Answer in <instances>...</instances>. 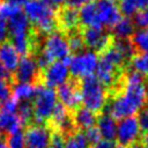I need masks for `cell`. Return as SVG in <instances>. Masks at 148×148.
Listing matches in <instances>:
<instances>
[{
    "instance_id": "obj_34",
    "label": "cell",
    "mask_w": 148,
    "mask_h": 148,
    "mask_svg": "<svg viewBox=\"0 0 148 148\" xmlns=\"http://www.w3.org/2000/svg\"><path fill=\"white\" fill-rule=\"evenodd\" d=\"M140 131L142 132V135L148 134V108H143L139 111V114L136 117Z\"/></svg>"
},
{
    "instance_id": "obj_5",
    "label": "cell",
    "mask_w": 148,
    "mask_h": 148,
    "mask_svg": "<svg viewBox=\"0 0 148 148\" xmlns=\"http://www.w3.org/2000/svg\"><path fill=\"white\" fill-rule=\"evenodd\" d=\"M34 120L36 125H43L50 119L54 108L57 106V91L45 86H37L35 97L32 98Z\"/></svg>"
},
{
    "instance_id": "obj_50",
    "label": "cell",
    "mask_w": 148,
    "mask_h": 148,
    "mask_svg": "<svg viewBox=\"0 0 148 148\" xmlns=\"http://www.w3.org/2000/svg\"><path fill=\"white\" fill-rule=\"evenodd\" d=\"M147 103H148V98H147ZM147 108H148V106H147Z\"/></svg>"
},
{
    "instance_id": "obj_49",
    "label": "cell",
    "mask_w": 148,
    "mask_h": 148,
    "mask_svg": "<svg viewBox=\"0 0 148 148\" xmlns=\"http://www.w3.org/2000/svg\"><path fill=\"white\" fill-rule=\"evenodd\" d=\"M116 148H126V147H123V146H117Z\"/></svg>"
},
{
    "instance_id": "obj_29",
    "label": "cell",
    "mask_w": 148,
    "mask_h": 148,
    "mask_svg": "<svg viewBox=\"0 0 148 148\" xmlns=\"http://www.w3.org/2000/svg\"><path fill=\"white\" fill-rule=\"evenodd\" d=\"M118 7H119L120 13H123L126 17L134 16L140 10L136 0H119Z\"/></svg>"
},
{
    "instance_id": "obj_9",
    "label": "cell",
    "mask_w": 148,
    "mask_h": 148,
    "mask_svg": "<svg viewBox=\"0 0 148 148\" xmlns=\"http://www.w3.org/2000/svg\"><path fill=\"white\" fill-rule=\"evenodd\" d=\"M81 36L84 46L95 53L104 52L112 45L113 42V37L105 31L104 28H84Z\"/></svg>"
},
{
    "instance_id": "obj_10",
    "label": "cell",
    "mask_w": 148,
    "mask_h": 148,
    "mask_svg": "<svg viewBox=\"0 0 148 148\" xmlns=\"http://www.w3.org/2000/svg\"><path fill=\"white\" fill-rule=\"evenodd\" d=\"M47 128L51 132H58L64 136L69 135L76 131L72 119V112L61 104H57L47 121Z\"/></svg>"
},
{
    "instance_id": "obj_37",
    "label": "cell",
    "mask_w": 148,
    "mask_h": 148,
    "mask_svg": "<svg viewBox=\"0 0 148 148\" xmlns=\"http://www.w3.org/2000/svg\"><path fill=\"white\" fill-rule=\"evenodd\" d=\"M12 87L7 81H0V104L10 98Z\"/></svg>"
},
{
    "instance_id": "obj_26",
    "label": "cell",
    "mask_w": 148,
    "mask_h": 148,
    "mask_svg": "<svg viewBox=\"0 0 148 148\" xmlns=\"http://www.w3.org/2000/svg\"><path fill=\"white\" fill-rule=\"evenodd\" d=\"M65 148H89L84 133L81 131H74L65 139Z\"/></svg>"
},
{
    "instance_id": "obj_14",
    "label": "cell",
    "mask_w": 148,
    "mask_h": 148,
    "mask_svg": "<svg viewBox=\"0 0 148 148\" xmlns=\"http://www.w3.org/2000/svg\"><path fill=\"white\" fill-rule=\"evenodd\" d=\"M23 134L28 148H47L51 136V131L47 127L43 125H31Z\"/></svg>"
},
{
    "instance_id": "obj_24",
    "label": "cell",
    "mask_w": 148,
    "mask_h": 148,
    "mask_svg": "<svg viewBox=\"0 0 148 148\" xmlns=\"http://www.w3.org/2000/svg\"><path fill=\"white\" fill-rule=\"evenodd\" d=\"M112 46L123 56L126 60H131L135 54V47L130 39H116L112 42Z\"/></svg>"
},
{
    "instance_id": "obj_18",
    "label": "cell",
    "mask_w": 148,
    "mask_h": 148,
    "mask_svg": "<svg viewBox=\"0 0 148 148\" xmlns=\"http://www.w3.org/2000/svg\"><path fill=\"white\" fill-rule=\"evenodd\" d=\"M22 126L23 124L20 120L17 113L7 112L0 109V136L3 134L10 135L15 132H18L21 131Z\"/></svg>"
},
{
    "instance_id": "obj_12",
    "label": "cell",
    "mask_w": 148,
    "mask_h": 148,
    "mask_svg": "<svg viewBox=\"0 0 148 148\" xmlns=\"http://www.w3.org/2000/svg\"><path fill=\"white\" fill-rule=\"evenodd\" d=\"M13 77L17 83H34L37 79H39V68L35 58L31 56L20 58Z\"/></svg>"
},
{
    "instance_id": "obj_30",
    "label": "cell",
    "mask_w": 148,
    "mask_h": 148,
    "mask_svg": "<svg viewBox=\"0 0 148 148\" xmlns=\"http://www.w3.org/2000/svg\"><path fill=\"white\" fill-rule=\"evenodd\" d=\"M67 42H68L69 51H72V52L79 53V52H82L84 49V43H83L81 34L71 32L69 36L67 37Z\"/></svg>"
},
{
    "instance_id": "obj_39",
    "label": "cell",
    "mask_w": 148,
    "mask_h": 148,
    "mask_svg": "<svg viewBox=\"0 0 148 148\" xmlns=\"http://www.w3.org/2000/svg\"><path fill=\"white\" fill-rule=\"evenodd\" d=\"M66 3H67V7H71V8H74V9H77V8H81L88 3H91L94 2V0H65Z\"/></svg>"
},
{
    "instance_id": "obj_22",
    "label": "cell",
    "mask_w": 148,
    "mask_h": 148,
    "mask_svg": "<svg viewBox=\"0 0 148 148\" xmlns=\"http://www.w3.org/2000/svg\"><path fill=\"white\" fill-rule=\"evenodd\" d=\"M111 29L117 39H128L135 32V25L130 17H121Z\"/></svg>"
},
{
    "instance_id": "obj_47",
    "label": "cell",
    "mask_w": 148,
    "mask_h": 148,
    "mask_svg": "<svg viewBox=\"0 0 148 148\" xmlns=\"http://www.w3.org/2000/svg\"><path fill=\"white\" fill-rule=\"evenodd\" d=\"M0 148H8L7 141H6V139H3L2 136H0Z\"/></svg>"
},
{
    "instance_id": "obj_32",
    "label": "cell",
    "mask_w": 148,
    "mask_h": 148,
    "mask_svg": "<svg viewBox=\"0 0 148 148\" xmlns=\"http://www.w3.org/2000/svg\"><path fill=\"white\" fill-rule=\"evenodd\" d=\"M18 12H21V8L18 6H14L7 2H3L2 5H0V17H2L5 21L10 18Z\"/></svg>"
},
{
    "instance_id": "obj_35",
    "label": "cell",
    "mask_w": 148,
    "mask_h": 148,
    "mask_svg": "<svg viewBox=\"0 0 148 148\" xmlns=\"http://www.w3.org/2000/svg\"><path fill=\"white\" fill-rule=\"evenodd\" d=\"M84 136H86V140H87L88 145H90V147L94 146V145H96L99 140H102V136H101V134H99L97 127H95V126H94V127H90V128H88V130H86Z\"/></svg>"
},
{
    "instance_id": "obj_41",
    "label": "cell",
    "mask_w": 148,
    "mask_h": 148,
    "mask_svg": "<svg viewBox=\"0 0 148 148\" xmlns=\"http://www.w3.org/2000/svg\"><path fill=\"white\" fill-rule=\"evenodd\" d=\"M90 148H116V145L111 140H99L96 145L91 146Z\"/></svg>"
},
{
    "instance_id": "obj_44",
    "label": "cell",
    "mask_w": 148,
    "mask_h": 148,
    "mask_svg": "<svg viewBox=\"0 0 148 148\" xmlns=\"http://www.w3.org/2000/svg\"><path fill=\"white\" fill-rule=\"evenodd\" d=\"M27 0H5V2L7 3H10V5H14V6H21V5H24Z\"/></svg>"
},
{
    "instance_id": "obj_45",
    "label": "cell",
    "mask_w": 148,
    "mask_h": 148,
    "mask_svg": "<svg viewBox=\"0 0 148 148\" xmlns=\"http://www.w3.org/2000/svg\"><path fill=\"white\" fill-rule=\"evenodd\" d=\"M136 2H138V6H139L140 10H142L145 8H148V0H136Z\"/></svg>"
},
{
    "instance_id": "obj_2",
    "label": "cell",
    "mask_w": 148,
    "mask_h": 148,
    "mask_svg": "<svg viewBox=\"0 0 148 148\" xmlns=\"http://www.w3.org/2000/svg\"><path fill=\"white\" fill-rule=\"evenodd\" d=\"M23 6L24 15L40 35L47 36L57 31L58 18L56 9L47 6L42 0H27Z\"/></svg>"
},
{
    "instance_id": "obj_4",
    "label": "cell",
    "mask_w": 148,
    "mask_h": 148,
    "mask_svg": "<svg viewBox=\"0 0 148 148\" xmlns=\"http://www.w3.org/2000/svg\"><path fill=\"white\" fill-rule=\"evenodd\" d=\"M81 103L94 113L102 112L108 104V91L95 75L87 76L79 84Z\"/></svg>"
},
{
    "instance_id": "obj_27",
    "label": "cell",
    "mask_w": 148,
    "mask_h": 148,
    "mask_svg": "<svg viewBox=\"0 0 148 148\" xmlns=\"http://www.w3.org/2000/svg\"><path fill=\"white\" fill-rule=\"evenodd\" d=\"M132 44L140 53H148V29H139L132 36Z\"/></svg>"
},
{
    "instance_id": "obj_8",
    "label": "cell",
    "mask_w": 148,
    "mask_h": 148,
    "mask_svg": "<svg viewBox=\"0 0 148 148\" xmlns=\"http://www.w3.org/2000/svg\"><path fill=\"white\" fill-rule=\"evenodd\" d=\"M116 139L119 146L123 147H132L138 143L141 139V131L139 127V123L136 117H128L119 120L117 124V134Z\"/></svg>"
},
{
    "instance_id": "obj_3",
    "label": "cell",
    "mask_w": 148,
    "mask_h": 148,
    "mask_svg": "<svg viewBox=\"0 0 148 148\" xmlns=\"http://www.w3.org/2000/svg\"><path fill=\"white\" fill-rule=\"evenodd\" d=\"M69 52L67 37L60 31H54L44 38L40 51L35 60L38 68L44 69L51 62L64 60L69 57Z\"/></svg>"
},
{
    "instance_id": "obj_40",
    "label": "cell",
    "mask_w": 148,
    "mask_h": 148,
    "mask_svg": "<svg viewBox=\"0 0 148 148\" xmlns=\"http://www.w3.org/2000/svg\"><path fill=\"white\" fill-rule=\"evenodd\" d=\"M8 36V30H7V22L0 17V44L6 42V38Z\"/></svg>"
},
{
    "instance_id": "obj_48",
    "label": "cell",
    "mask_w": 148,
    "mask_h": 148,
    "mask_svg": "<svg viewBox=\"0 0 148 148\" xmlns=\"http://www.w3.org/2000/svg\"><path fill=\"white\" fill-rule=\"evenodd\" d=\"M131 148H147L145 145H142L141 142H138V143H135V145H133Z\"/></svg>"
},
{
    "instance_id": "obj_23",
    "label": "cell",
    "mask_w": 148,
    "mask_h": 148,
    "mask_svg": "<svg viewBox=\"0 0 148 148\" xmlns=\"http://www.w3.org/2000/svg\"><path fill=\"white\" fill-rule=\"evenodd\" d=\"M37 90V86L34 83H15L12 88L13 98H15L18 103L20 102H29L35 97Z\"/></svg>"
},
{
    "instance_id": "obj_15",
    "label": "cell",
    "mask_w": 148,
    "mask_h": 148,
    "mask_svg": "<svg viewBox=\"0 0 148 148\" xmlns=\"http://www.w3.org/2000/svg\"><path fill=\"white\" fill-rule=\"evenodd\" d=\"M6 22L8 35H10V38L30 34V22L22 10L8 18Z\"/></svg>"
},
{
    "instance_id": "obj_13",
    "label": "cell",
    "mask_w": 148,
    "mask_h": 148,
    "mask_svg": "<svg viewBox=\"0 0 148 148\" xmlns=\"http://www.w3.org/2000/svg\"><path fill=\"white\" fill-rule=\"evenodd\" d=\"M57 98L67 110H76L81 104L79 86L73 81H67L57 90Z\"/></svg>"
},
{
    "instance_id": "obj_7",
    "label": "cell",
    "mask_w": 148,
    "mask_h": 148,
    "mask_svg": "<svg viewBox=\"0 0 148 148\" xmlns=\"http://www.w3.org/2000/svg\"><path fill=\"white\" fill-rule=\"evenodd\" d=\"M39 79L43 84L47 88H59L65 84L69 79V69L68 66L62 61H54L42 69V74H39Z\"/></svg>"
},
{
    "instance_id": "obj_38",
    "label": "cell",
    "mask_w": 148,
    "mask_h": 148,
    "mask_svg": "<svg viewBox=\"0 0 148 148\" xmlns=\"http://www.w3.org/2000/svg\"><path fill=\"white\" fill-rule=\"evenodd\" d=\"M0 109H1V110H5V111H7V112L17 113V109H18V102H17L15 98L10 97L9 99H7L6 102H3V103L1 104V108H0Z\"/></svg>"
},
{
    "instance_id": "obj_25",
    "label": "cell",
    "mask_w": 148,
    "mask_h": 148,
    "mask_svg": "<svg viewBox=\"0 0 148 148\" xmlns=\"http://www.w3.org/2000/svg\"><path fill=\"white\" fill-rule=\"evenodd\" d=\"M131 66L134 72L148 77V53H135L131 59Z\"/></svg>"
},
{
    "instance_id": "obj_21",
    "label": "cell",
    "mask_w": 148,
    "mask_h": 148,
    "mask_svg": "<svg viewBox=\"0 0 148 148\" xmlns=\"http://www.w3.org/2000/svg\"><path fill=\"white\" fill-rule=\"evenodd\" d=\"M79 20L84 28H102L97 17L95 2L88 3L79 9Z\"/></svg>"
},
{
    "instance_id": "obj_20",
    "label": "cell",
    "mask_w": 148,
    "mask_h": 148,
    "mask_svg": "<svg viewBox=\"0 0 148 148\" xmlns=\"http://www.w3.org/2000/svg\"><path fill=\"white\" fill-rule=\"evenodd\" d=\"M97 130L101 134V136L104 140H111L116 139L117 134V123L116 120L108 113H104L97 118Z\"/></svg>"
},
{
    "instance_id": "obj_16",
    "label": "cell",
    "mask_w": 148,
    "mask_h": 148,
    "mask_svg": "<svg viewBox=\"0 0 148 148\" xmlns=\"http://www.w3.org/2000/svg\"><path fill=\"white\" fill-rule=\"evenodd\" d=\"M20 61V54L14 49L10 42H3L0 44V65L7 71L15 72Z\"/></svg>"
},
{
    "instance_id": "obj_43",
    "label": "cell",
    "mask_w": 148,
    "mask_h": 148,
    "mask_svg": "<svg viewBox=\"0 0 148 148\" xmlns=\"http://www.w3.org/2000/svg\"><path fill=\"white\" fill-rule=\"evenodd\" d=\"M44 3H46L47 6H50L51 8H57V7H60L64 2H65V0H42Z\"/></svg>"
},
{
    "instance_id": "obj_19",
    "label": "cell",
    "mask_w": 148,
    "mask_h": 148,
    "mask_svg": "<svg viewBox=\"0 0 148 148\" xmlns=\"http://www.w3.org/2000/svg\"><path fill=\"white\" fill-rule=\"evenodd\" d=\"M57 18H58V24L61 25L65 30H67L69 34L74 32V30L80 24L79 10L71 7H65L64 9H61L59 14H57Z\"/></svg>"
},
{
    "instance_id": "obj_42",
    "label": "cell",
    "mask_w": 148,
    "mask_h": 148,
    "mask_svg": "<svg viewBox=\"0 0 148 148\" xmlns=\"http://www.w3.org/2000/svg\"><path fill=\"white\" fill-rule=\"evenodd\" d=\"M13 77V74L7 71L2 65H0V81H9Z\"/></svg>"
},
{
    "instance_id": "obj_6",
    "label": "cell",
    "mask_w": 148,
    "mask_h": 148,
    "mask_svg": "<svg viewBox=\"0 0 148 148\" xmlns=\"http://www.w3.org/2000/svg\"><path fill=\"white\" fill-rule=\"evenodd\" d=\"M98 60L99 57L97 53L88 50V51H82L73 57H69V62H68V69H69V75L76 77V79H84L87 76L94 75V73L97 69L98 66Z\"/></svg>"
},
{
    "instance_id": "obj_31",
    "label": "cell",
    "mask_w": 148,
    "mask_h": 148,
    "mask_svg": "<svg viewBox=\"0 0 148 148\" xmlns=\"http://www.w3.org/2000/svg\"><path fill=\"white\" fill-rule=\"evenodd\" d=\"M7 146L8 148H25V139H24V134L18 131L15 132L10 135H8L7 139Z\"/></svg>"
},
{
    "instance_id": "obj_11",
    "label": "cell",
    "mask_w": 148,
    "mask_h": 148,
    "mask_svg": "<svg viewBox=\"0 0 148 148\" xmlns=\"http://www.w3.org/2000/svg\"><path fill=\"white\" fill-rule=\"evenodd\" d=\"M98 21L103 27L112 28L120 18L121 13L119 10L116 0H97L95 2Z\"/></svg>"
},
{
    "instance_id": "obj_33",
    "label": "cell",
    "mask_w": 148,
    "mask_h": 148,
    "mask_svg": "<svg viewBox=\"0 0 148 148\" xmlns=\"http://www.w3.org/2000/svg\"><path fill=\"white\" fill-rule=\"evenodd\" d=\"M133 23L139 29H148V8L138 12L133 17Z\"/></svg>"
},
{
    "instance_id": "obj_17",
    "label": "cell",
    "mask_w": 148,
    "mask_h": 148,
    "mask_svg": "<svg viewBox=\"0 0 148 148\" xmlns=\"http://www.w3.org/2000/svg\"><path fill=\"white\" fill-rule=\"evenodd\" d=\"M72 119L76 131H81V130L86 131L90 127H94L97 121L96 113L91 112L84 106L74 110V112L72 113Z\"/></svg>"
},
{
    "instance_id": "obj_36",
    "label": "cell",
    "mask_w": 148,
    "mask_h": 148,
    "mask_svg": "<svg viewBox=\"0 0 148 148\" xmlns=\"http://www.w3.org/2000/svg\"><path fill=\"white\" fill-rule=\"evenodd\" d=\"M47 148H65V136L58 132H51Z\"/></svg>"
},
{
    "instance_id": "obj_1",
    "label": "cell",
    "mask_w": 148,
    "mask_h": 148,
    "mask_svg": "<svg viewBox=\"0 0 148 148\" xmlns=\"http://www.w3.org/2000/svg\"><path fill=\"white\" fill-rule=\"evenodd\" d=\"M148 98V87L142 75L134 71L125 74L121 89L114 92L108 105V114L114 120L133 117L134 113L143 109Z\"/></svg>"
},
{
    "instance_id": "obj_46",
    "label": "cell",
    "mask_w": 148,
    "mask_h": 148,
    "mask_svg": "<svg viewBox=\"0 0 148 148\" xmlns=\"http://www.w3.org/2000/svg\"><path fill=\"white\" fill-rule=\"evenodd\" d=\"M140 142L142 145H145L147 148H148V134H145V135H141V139H140Z\"/></svg>"
},
{
    "instance_id": "obj_28",
    "label": "cell",
    "mask_w": 148,
    "mask_h": 148,
    "mask_svg": "<svg viewBox=\"0 0 148 148\" xmlns=\"http://www.w3.org/2000/svg\"><path fill=\"white\" fill-rule=\"evenodd\" d=\"M17 116L23 125L30 123L34 119V108L30 102H21L18 103Z\"/></svg>"
}]
</instances>
